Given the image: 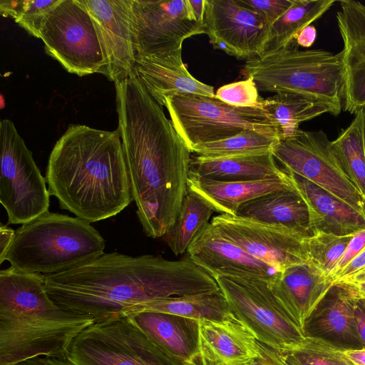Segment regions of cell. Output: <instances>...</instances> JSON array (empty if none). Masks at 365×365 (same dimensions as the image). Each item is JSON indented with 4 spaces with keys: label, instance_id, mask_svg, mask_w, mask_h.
I'll return each mask as SVG.
<instances>
[{
    "label": "cell",
    "instance_id": "obj_1",
    "mask_svg": "<svg viewBox=\"0 0 365 365\" xmlns=\"http://www.w3.org/2000/svg\"><path fill=\"white\" fill-rule=\"evenodd\" d=\"M119 132L137 215L163 237L187 192L191 151L134 73L115 83Z\"/></svg>",
    "mask_w": 365,
    "mask_h": 365
},
{
    "label": "cell",
    "instance_id": "obj_2",
    "mask_svg": "<svg viewBox=\"0 0 365 365\" xmlns=\"http://www.w3.org/2000/svg\"><path fill=\"white\" fill-rule=\"evenodd\" d=\"M43 275L47 294L58 306L95 322L123 317L128 308L149 301L220 289L215 278L188 256L172 261L104 253L69 270Z\"/></svg>",
    "mask_w": 365,
    "mask_h": 365
},
{
    "label": "cell",
    "instance_id": "obj_3",
    "mask_svg": "<svg viewBox=\"0 0 365 365\" xmlns=\"http://www.w3.org/2000/svg\"><path fill=\"white\" fill-rule=\"evenodd\" d=\"M45 178L61 208L89 223L116 215L133 200L117 129L68 126L50 153Z\"/></svg>",
    "mask_w": 365,
    "mask_h": 365
},
{
    "label": "cell",
    "instance_id": "obj_4",
    "mask_svg": "<svg viewBox=\"0 0 365 365\" xmlns=\"http://www.w3.org/2000/svg\"><path fill=\"white\" fill-rule=\"evenodd\" d=\"M95 320L68 312L47 294L44 275L10 266L0 272V365L39 356L66 358L76 336Z\"/></svg>",
    "mask_w": 365,
    "mask_h": 365
},
{
    "label": "cell",
    "instance_id": "obj_5",
    "mask_svg": "<svg viewBox=\"0 0 365 365\" xmlns=\"http://www.w3.org/2000/svg\"><path fill=\"white\" fill-rule=\"evenodd\" d=\"M105 240L91 223L48 212L16 230L4 261L26 272H63L104 254Z\"/></svg>",
    "mask_w": 365,
    "mask_h": 365
},
{
    "label": "cell",
    "instance_id": "obj_6",
    "mask_svg": "<svg viewBox=\"0 0 365 365\" xmlns=\"http://www.w3.org/2000/svg\"><path fill=\"white\" fill-rule=\"evenodd\" d=\"M245 78L258 91L289 92L305 96L340 114L344 103V78L341 53L324 49L300 50L295 40L286 47L247 61Z\"/></svg>",
    "mask_w": 365,
    "mask_h": 365
},
{
    "label": "cell",
    "instance_id": "obj_7",
    "mask_svg": "<svg viewBox=\"0 0 365 365\" xmlns=\"http://www.w3.org/2000/svg\"><path fill=\"white\" fill-rule=\"evenodd\" d=\"M164 106L190 151L197 145L224 140L245 130L279 139L275 122L262 108L233 106L216 96L195 94L170 96L165 99Z\"/></svg>",
    "mask_w": 365,
    "mask_h": 365
},
{
    "label": "cell",
    "instance_id": "obj_8",
    "mask_svg": "<svg viewBox=\"0 0 365 365\" xmlns=\"http://www.w3.org/2000/svg\"><path fill=\"white\" fill-rule=\"evenodd\" d=\"M0 202L7 212L6 225H24L49 212L46 178L9 119L0 122Z\"/></svg>",
    "mask_w": 365,
    "mask_h": 365
},
{
    "label": "cell",
    "instance_id": "obj_9",
    "mask_svg": "<svg viewBox=\"0 0 365 365\" xmlns=\"http://www.w3.org/2000/svg\"><path fill=\"white\" fill-rule=\"evenodd\" d=\"M215 279L235 317L260 343L278 351H292L302 344L304 335L285 312L268 282L225 276Z\"/></svg>",
    "mask_w": 365,
    "mask_h": 365
},
{
    "label": "cell",
    "instance_id": "obj_10",
    "mask_svg": "<svg viewBox=\"0 0 365 365\" xmlns=\"http://www.w3.org/2000/svg\"><path fill=\"white\" fill-rule=\"evenodd\" d=\"M66 359L73 365H180L126 317L84 329L72 341Z\"/></svg>",
    "mask_w": 365,
    "mask_h": 365
},
{
    "label": "cell",
    "instance_id": "obj_11",
    "mask_svg": "<svg viewBox=\"0 0 365 365\" xmlns=\"http://www.w3.org/2000/svg\"><path fill=\"white\" fill-rule=\"evenodd\" d=\"M46 53L78 76L101 73L107 64L102 45L87 10L76 0H61L46 15L40 34Z\"/></svg>",
    "mask_w": 365,
    "mask_h": 365
},
{
    "label": "cell",
    "instance_id": "obj_12",
    "mask_svg": "<svg viewBox=\"0 0 365 365\" xmlns=\"http://www.w3.org/2000/svg\"><path fill=\"white\" fill-rule=\"evenodd\" d=\"M272 153L283 169L328 191L365 217V198L346 173L323 130L300 129L291 138L279 139Z\"/></svg>",
    "mask_w": 365,
    "mask_h": 365
},
{
    "label": "cell",
    "instance_id": "obj_13",
    "mask_svg": "<svg viewBox=\"0 0 365 365\" xmlns=\"http://www.w3.org/2000/svg\"><path fill=\"white\" fill-rule=\"evenodd\" d=\"M136 56L170 53L183 41L205 34L189 0H133Z\"/></svg>",
    "mask_w": 365,
    "mask_h": 365
},
{
    "label": "cell",
    "instance_id": "obj_14",
    "mask_svg": "<svg viewBox=\"0 0 365 365\" xmlns=\"http://www.w3.org/2000/svg\"><path fill=\"white\" fill-rule=\"evenodd\" d=\"M210 223L223 237L279 272L307 262L304 240L310 235L227 214L214 217Z\"/></svg>",
    "mask_w": 365,
    "mask_h": 365
},
{
    "label": "cell",
    "instance_id": "obj_15",
    "mask_svg": "<svg viewBox=\"0 0 365 365\" xmlns=\"http://www.w3.org/2000/svg\"><path fill=\"white\" fill-rule=\"evenodd\" d=\"M205 34L215 48L247 61L263 53L269 26L237 0H205Z\"/></svg>",
    "mask_w": 365,
    "mask_h": 365
},
{
    "label": "cell",
    "instance_id": "obj_16",
    "mask_svg": "<svg viewBox=\"0 0 365 365\" xmlns=\"http://www.w3.org/2000/svg\"><path fill=\"white\" fill-rule=\"evenodd\" d=\"M90 14L102 45L106 77L114 83L133 73L135 19L133 0H76Z\"/></svg>",
    "mask_w": 365,
    "mask_h": 365
},
{
    "label": "cell",
    "instance_id": "obj_17",
    "mask_svg": "<svg viewBox=\"0 0 365 365\" xmlns=\"http://www.w3.org/2000/svg\"><path fill=\"white\" fill-rule=\"evenodd\" d=\"M187 256L212 277L257 279L272 284L279 277L274 267L246 252L223 237L210 222L194 238Z\"/></svg>",
    "mask_w": 365,
    "mask_h": 365
},
{
    "label": "cell",
    "instance_id": "obj_18",
    "mask_svg": "<svg viewBox=\"0 0 365 365\" xmlns=\"http://www.w3.org/2000/svg\"><path fill=\"white\" fill-rule=\"evenodd\" d=\"M336 21L343 41V108L355 114L365 108V5L354 0L339 1Z\"/></svg>",
    "mask_w": 365,
    "mask_h": 365
},
{
    "label": "cell",
    "instance_id": "obj_19",
    "mask_svg": "<svg viewBox=\"0 0 365 365\" xmlns=\"http://www.w3.org/2000/svg\"><path fill=\"white\" fill-rule=\"evenodd\" d=\"M357 297L352 287L334 284L307 320L304 336L321 339L343 349H362L354 316Z\"/></svg>",
    "mask_w": 365,
    "mask_h": 365
},
{
    "label": "cell",
    "instance_id": "obj_20",
    "mask_svg": "<svg viewBox=\"0 0 365 365\" xmlns=\"http://www.w3.org/2000/svg\"><path fill=\"white\" fill-rule=\"evenodd\" d=\"M199 322V365H253L260 343L236 317Z\"/></svg>",
    "mask_w": 365,
    "mask_h": 365
},
{
    "label": "cell",
    "instance_id": "obj_21",
    "mask_svg": "<svg viewBox=\"0 0 365 365\" xmlns=\"http://www.w3.org/2000/svg\"><path fill=\"white\" fill-rule=\"evenodd\" d=\"M133 73L161 106L173 95L215 97L212 86L198 81L188 71L182 59V48L163 54L136 56Z\"/></svg>",
    "mask_w": 365,
    "mask_h": 365
},
{
    "label": "cell",
    "instance_id": "obj_22",
    "mask_svg": "<svg viewBox=\"0 0 365 365\" xmlns=\"http://www.w3.org/2000/svg\"><path fill=\"white\" fill-rule=\"evenodd\" d=\"M125 317L177 363L199 365L198 320L156 312Z\"/></svg>",
    "mask_w": 365,
    "mask_h": 365
},
{
    "label": "cell",
    "instance_id": "obj_23",
    "mask_svg": "<svg viewBox=\"0 0 365 365\" xmlns=\"http://www.w3.org/2000/svg\"><path fill=\"white\" fill-rule=\"evenodd\" d=\"M333 285L331 277L307 262L282 271L270 287L289 317L303 333L307 320Z\"/></svg>",
    "mask_w": 365,
    "mask_h": 365
},
{
    "label": "cell",
    "instance_id": "obj_24",
    "mask_svg": "<svg viewBox=\"0 0 365 365\" xmlns=\"http://www.w3.org/2000/svg\"><path fill=\"white\" fill-rule=\"evenodd\" d=\"M284 170L306 202L312 233L324 231L344 236L365 229V217L349 205L307 179Z\"/></svg>",
    "mask_w": 365,
    "mask_h": 365
},
{
    "label": "cell",
    "instance_id": "obj_25",
    "mask_svg": "<svg viewBox=\"0 0 365 365\" xmlns=\"http://www.w3.org/2000/svg\"><path fill=\"white\" fill-rule=\"evenodd\" d=\"M187 187L208 201L215 211L235 215L247 202L294 185L288 174L283 178L250 181H219L189 174Z\"/></svg>",
    "mask_w": 365,
    "mask_h": 365
},
{
    "label": "cell",
    "instance_id": "obj_26",
    "mask_svg": "<svg viewBox=\"0 0 365 365\" xmlns=\"http://www.w3.org/2000/svg\"><path fill=\"white\" fill-rule=\"evenodd\" d=\"M190 175L219 181L262 180L287 175L277 165L272 152L218 158L192 155Z\"/></svg>",
    "mask_w": 365,
    "mask_h": 365
},
{
    "label": "cell",
    "instance_id": "obj_27",
    "mask_svg": "<svg viewBox=\"0 0 365 365\" xmlns=\"http://www.w3.org/2000/svg\"><path fill=\"white\" fill-rule=\"evenodd\" d=\"M237 216L311 235L305 200L295 187L276 190L241 205Z\"/></svg>",
    "mask_w": 365,
    "mask_h": 365
},
{
    "label": "cell",
    "instance_id": "obj_28",
    "mask_svg": "<svg viewBox=\"0 0 365 365\" xmlns=\"http://www.w3.org/2000/svg\"><path fill=\"white\" fill-rule=\"evenodd\" d=\"M142 312L168 313L197 320L235 318L220 289L213 292L149 301L128 308L123 317Z\"/></svg>",
    "mask_w": 365,
    "mask_h": 365
},
{
    "label": "cell",
    "instance_id": "obj_29",
    "mask_svg": "<svg viewBox=\"0 0 365 365\" xmlns=\"http://www.w3.org/2000/svg\"><path fill=\"white\" fill-rule=\"evenodd\" d=\"M262 108L275 122L279 139L294 135L302 123L324 113L333 115L331 108L324 103L303 95L279 92L263 99Z\"/></svg>",
    "mask_w": 365,
    "mask_h": 365
},
{
    "label": "cell",
    "instance_id": "obj_30",
    "mask_svg": "<svg viewBox=\"0 0 365 365\" xmlns=\"http://www.w3.org/2000/svg\"><path fill=\"white\" fill-rule=\"evenodd\" d=\"M334 3V0H293L292 6L269 27L262 55L286 47Z\"/></svg>",
    "mask_w": 365,
    "mask_h": 365
},
{
    "label": "cell",
    "instance_id": "obj_31",
    "mask_svg": "<svg viewBox=\"0 0 365 365\" xmlns=\"http://www.w3.org/2000/svg\"><path fill=\"white\" fill-rule=\"evenodd\" d=\"M215 211L208 201L188 188L174 223L163 236L176 256L187 252L196 235L209 223Z\"/></svg>",
    "mask_w": 365,
    "mask_h": 365
},
{
    "label": "cell",
    "instance_id": "obj_32",
    "mask_svg": "<svg viewBox=\"0 0 365 365\" xmlns=\"http://www.w3.org/2000/svg\"><path fill=\"white\" fill-rule=\"evenodd\" d=\"M364 108L331 141L346 173L365 198Z\"/></svg>",
    "mask_w": 365,
    "mask_h": 365
},
{
    "label": "cell",
    "instance_id": "obj_33",
    "mask_svg": "<svg viewBox=\"0 0 365 365\" xmlns=\"http://www.w3.org/2000/svg\"><path fill=\"white\" fill-rule=\"evenodd\" d=\"M279 138L255 130H245L230 138L195 146L196 155L218 158L272 152Z\"/></svg>",
    "mask_w": 365,
    "mask_h": 365
},
{
    "label": "cell",
    "instance_id": "obj_34",
    "mask_svg": "<svg viewBox=\"0 0 365 365\" xmlns=\"http://www.w3.org/2000/svg\"><path fill=\"white\" fill-rule=\"evenodd\" d=\"M353 235L313 232L304 240L307 262L323 274L331 277Z\"/></svg>",
    "mask_w": 365,
    "mask_h": 365
},
{
    "label": "cell",
    "instance_id": "obj_35",
    "mask_svg": "<svg viewBox=\"0 0 365 365\" xmlns=\"http://www.w3.org/2000/svg\"><path fill=\"white\" fill-rule=\"evenodd\" d=\"M61 0H1L0 11L11 16L31 36L40 38L43 21Z\"/></svg>",
    "mask_w": 365,
    "mask_h": 365
},
{
    "label": "cell",
    "instance_id": "obj_36",
    "mask_svg": "<svg viewBox=\"0 0 365 365\" xmlns=\"http://www.w3.org/2000/svg\"><path fill=\"white\" fill-rule=\"evenodd\" d=\"M344 350L323 339L305 336L295 349L280 352L298 365H354Z\"/></svg>",
    "mask_w": 365,
    "mask_h": 365
},
{
    "label": "cell",
    "instance_id": "obj_37",
    "mask_svg": "<svg viewBox=\"0 0 365 365\" xmlns=\"http://www.w3.org/2000/svg\"><path fill=\"white\" fill-rule=\"evenodd\" d=\"M215 96L220 101L237 107L262 108L257 86L252 78L226 84L217 89Z\"/></svg>",
    "mask_w": 365,
    "mask_h": 365
},
{
    "label": "cell",
    "instance_id": "obj_38",
    "mask_svg": "<svg viewBox=\"0 0 365 365\" xmlns=\"http://www.w3.org/2000/svg\"><path fill=\"white\" fill-rule=\"evenodd\" d=\"M243 6L258 13L269 26L292 6L293 0H237Z\"/></svg>",
    "mask_w": 365,
    "mask_h": 365
},
{
    "label": "cell",
    "instance_id": "obj_39",
    "mask_svg": "<svg viewBox=\"0 0 365 365\" xmlns=\"http://www.w3.org/2000/svg\"><path fill=\"white\" fill-rule=\"evenodd\" d=\"M365 247V229L354 234L346 246L335 270L333 277L344 268Z\"/></svg>",
    "mask_w": 365,
    "mask_h": 365
},
{
    "label": "cell",
    "instance_id": "obj_40",
    "mask_svg": "<svg viewBox=\"0 0 365 365\" xmlns=\"http://www.w3.org/2000/svg\"><path fill=\"white\" fill-rule=\"evenodd\" d=\"M365 267V247L344 268L335 274L334 284Z\"/></svg>",
    "mask_w": 365,
    "mask_h": 365
},
{
    "label": "cell",
    "instance_id": "obj_41",
    "mask_svg": "<svg viewBox=\"0 0 365 365\" xmlns=\"http://www.w3.org/2000/svg\"><path fill=\"white\" fill-rule=\"evenodd\" d=\"M354 316L359 336L365 348V299L357 297L354 307Z\"/></svg>",
    "mask_w": 365,
    "mask_h": 365
},
{
    "label": "cell",
    "instance_id": "obj_42",
    "mask_svg": "<svg viewBox=\"0 0 365 365\" xmlns=\"http://www.w3.org/2000/svg\"><path fill=\"white\" fill-rule=\"evenodd\" d=\"M260 347L261 354L253 365H284L277 350L262 343Z\"/></svg>",
    "mask_w": 365,
    "mask_h": 365
},
{
    "label": "cell",
    "instance_id": "obj_43",
    "mask_svg": "<svg viewBox=\"0 0 365 365\" xmlns=\"http://www.w3.org/2000/svg\"><path fill=\"white\" fill-rule=\"evenodd\" d=\"M13 365H73L66 358L47 356L33 357Z\"/></svg>",
    "mask_w": 365,
    "mask_h": 365
},
{
    "label": "cell",
    "instance_id": "obj_44",
    "mask_svg": "<svg viewBox=\"0 0 365 365\" xmlns=\"http://www.w3.org/2000/svg\"><path fill=\"white\" fill-rule=\"evenodd\" d=\"M15 235V230L7 225L0 227V264L4 261L5 255L9 250Z\"/></svg>",
    "mask_w": 365,
    "mask_h": 365
},
{
    "label": "cell",
    "instance_id": "obj_45",
    "mask_svg": "<svg viewBox=\"0 0 365 365\" xmlns=\"http://www.w3.org/2000/svg\"><path fill=\"white\" fill-rule=\"evenodd\" d=\"M317 37V30L312 25L304 28L295 38L296 43L299 46L309 48L314 43Z\"/></svg>",
    "mask_w": 365,
    "mask_h": 365
},
{
    "label": "cell",
    "instance_id": "obj_46",
    "mask_svg": "<svg viewBox=\"0 0 365 365\" xmlns=\"http://www.w3.org/2000/svg\"><path fill=\"white\" fill-rule=\"evenodd\" d=\"M364 283H365V267L350 276L336 282L335 284L355 286Z\"/></svg>",
    "mask_w": 365,
    "mask_h": 365
},
{
    "label": "cell",
    "instance_id": "obj_47",
    "mask_svg": "<svg viewBox=\"0 0 365 365\" xmlns=\"http://www.w3.org/2000/svg\"><path fill=\"white\" fill-rule=\"evenodd\" d=\"M347 359L354 365H365V348L359 349H345Z\"/></svg>",
    "mask_w": 365,
    "mask_h": 365
},
{
    "label": "cell",
    "instance_id": "obj_48",
    "mask_svg": "<svg viewBox=\"0 0 365 365\" xmlns=\"http://www.w3.org/2000/svg\"><path fill=\"white\" fill-rule=\"evenodd\" d=\"M189 4L197 21L204 22L205 0H189Z\"/></svg>",
    "mask_w": 365,
    "mask_h": 365
},
{
    "label": "cell",
    "instance_id": "obj_49",
    "mask_svg": "<svg viewBox=\"0 0 365 365\" xmlns=\"http://www.w3.org/2000/svg\"><path fill=\"white\" fill-rule=\"evenodd\" d=\"M351 287L355 290L358 297L365 299V283Z\"/></svg>",
    "mask_w": 365,
    "mask_h": 365
},
{
    "label": "cell",
    "instance_id": "obj_50",
    "mask_svg": "<svg viewBox=\"0 0 365 365\" xmlns=\"http://www.w3.org/2000/svg\"><path fill=\"white\" fill-rule=\"evenodd\" d=\"M278 354H279V356L282 363L284 364V365H298L297 364H296L295 362H294L293 361H292L291 359H289V358L285 356L280 351H278Z\"/></svg>",
    "mask_w": 365,
    "mask_h": 365
},
{
    "label": "cell",
    "instance_id": "obj_51",
    "mask_svg": "<svg viewBox=\"0 0 365 365\" xmlns=\"http://www.w3.org/2000/svg\"><path fill=\"white\" fill-rule=\"evenodd\" d=\"M364 148H365V108H364Z\"/></svg>",
    "mask_w": 365,
    "mask_h": 365
}]
</instances>
